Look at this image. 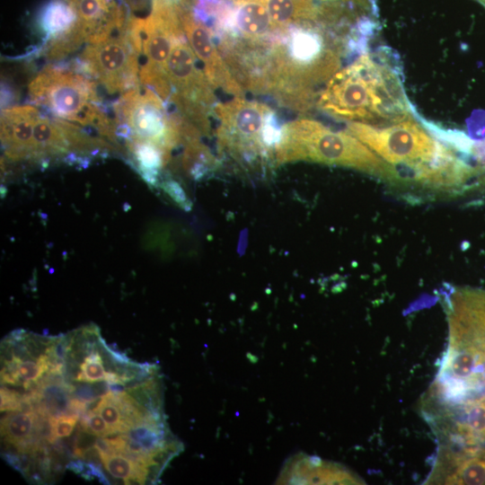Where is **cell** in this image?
I'll use <instances>...</instances> for the list:
<instances>
[{
	"mask_svg": "<svg viewBox=\"0 0 485 485\" xmlns=\"http://www.w3.org/2000/svg\"><path fill=\"white\" fill-rule=\"evenodd\" d=\"M99 454L105 470L114 478L121 479L127 483L131 481L144 483L146 481L148 474L146 465L121 454Z\"/></svg>",
	"mask_w": 485,
	"mask_h": 485,
	"instance_id": "obj_19",
	"label": "cell"
},
{
	"mask_svg": "<svg viewBox=\"0 0 485 485\" xmlns=\"http://www.w3.org/2000/svg\"><path fill=\"white\" fill-rule=\"evenodd\" d=\"M450 343L477 357L485 375V291L459 288L449 302Z\"/></svg>",
	"mask_w": 485,
	"mask_h": 485,
	"instance_id": "obj_10",
	"label": "cell"
},
{
	"mask_svg": "<svg viewBox=\"0 0 485 485\" xmlns=\"http://www.w3.org/2000/svg\"><path fill=\"white\" fill-rule=\"evenodd\" d=\"M93 411L99 413L115 433L128 431L119 408L110 398L109 392L101 397Z\"/></svg>",
	"mask_w": 485,
	"mask_h": 485,
	"instance_id": "obj_20",
	"label": "cell"
},
{
	"mask_svg": "<svg viewBox=\"0 0 485 485\" xmlns=\"http://www.w3.org/2000/svg\"><path fill=\"white\" fill-rule=\"evenodd\" d=\"M452 403L459 406L442 414L453 418V427L446 428L449 439L462 445V449L481 448L485 445V392Z\"/></svg>",
	"mask_w": 485,
	"mask_h": 485,
	"instance_id": "obj_12",
	"label": "cell"
},
{
	"mask_svg": "<svg viewBox=\"0 0 485 485\" xmlns=\"http://www.w3.org/2000/svg\"><path fill=\"white\" fill-rule=\"evenodd\" d=\"M75 18V12L67 0H52L40 14V27L50 40L72 28Z\"/></svg>",
	"mask_w": 485,
	"mask_h": 485,
	"instance_id": "obj_16",
	"label": "cell"
},
{
	"mask_svg": "<svg viewBox=\"0 0 485 485\" xmlns=\"http://www.w3.org/2000/svg\"><path fill=\"white\" fill-rule=\"evenodd\" d=\"M80 373L76 376V380L80 382H99L107 379L108 373L105 371L102 359L99 353L92 352L80 366Z\"/></svg>",
	"mask_w": 485,
	"mask_h": 485,
	"instance_id": "obj_21",
	"label": "cell"
},
{
	"mask_svg": "<svg viewBox=\"0 0 485 485\" xmlns=\"http://www.w3.org/2000/svg\"><path fill=\"white\" fill-rule=\"evenodd\" d=\"M278 164L308 161L364 172L389 181L392 166L357 137L334 131L311 119H299L281 128L274 149Z\"/></svg>",
	"mask_w": 485,
	"mask_h": 485,
	"instance_id": "obj_2",
	"label": "cell"
},
{
	"mask_svg": "<svg viewBox=\"0 0 485 485\" xmlns=\"http://www.w3.org/2000/svg\"><path fill=\"white\" fill-rule=\"evenodd\" d=\"M40 113L31 105L13 106L2 110L1 138L10 159L35 157L33 126Z\"/></svg>",
	"mask_w": 485,
	"mask_h": 485,
	"instance_id": "obj_13",
	"label": "cell"
},
{
	"mask_svg": "<svg viewBox=\"0 0 485 485\" xmlns=\"http://www.w3.org/2000/svg\"><path fill=\"white\" fill-rule=\"evenodd\" d=\"M198 58L185 36L174 43L167 61V76L172 87L168 102L177 114L200 132L209 130L207 111L214 108L213 86L198 66Z\"/></svg>",
	"mask_w": 485,
	"mask_h": 485,
	"instance_id": "obj_7",
	"label": "cell"
},
{
	"mask_svg": "<svg viewBox=\"0 0 485 485\" xmlns=\"http://www.w3.org/2000/svg\"><path fill=\"white\" fill-rule=\"evenodd\" d=\"M401 75L400 65L387 48L366 51L329 79L316 103L323 112L348 122H390L414 111Z\"/></svg>",
	"mask_w": 485,
	"mask_h": 485,
	"instance_id": "obj_1",
	"label": "cell"
},
{
	"mask_svg": "<svg viewBox=\"0 0 485 485\" xmlns=\"http://www.w3.org/2000/svg\"><path fill=\"white\" fill-rule=\"evenodd\" d=\"M79 58L80 66L110 93L122 94L141 84L139 56L126 27L101 42L87 44Z\"/></svg>",
	"mask_w": 485,
	"mask_h": 485,
	"instance_id": "obj_8",
	"label": "cell"
},
{
	"mask_svg": "<svg viewBox=\"0 0 485 485\" xmlns=\"http://www.w3.org/2000/svg\"><path fill=\"white\" fill-rule=\"evenodd\" d=\"M476 1L485 7V0H476Z\"/></svg>",
	"mask_w": 485,
	"mask_h": 485,
	"instance_id": "obj_27",
	"label": "cell"
},
{
	"mask_svg": "<svg viewBox=\"0 0 485 485\" xmlns=\"http://www.w3.org/2000/svg\"><path fill=\"white\" fill-rule=\"evenodd\" d=\"M79 419L78 414H69V415H58L49 417V424L51 429V441L69 436Z\"/></svg>",
	"mask_w": 485,
	"mask_h": 485,
	"instance_id": "obj_22",
	"label": "cell"
},
{
	"mask_svg": "<svg viewBox=\"0 0 485 485\" xmlns=\"http://www.w3.org/2000/svg\"><path fill=\"white\" fill-rule=\"evenodd\" d=\"M37 418L33 411L6 415L1 419L2 436L9 444L24 450L31 444L33 432L37 428Z\"/></svg>",
	"mask_w": 485,
	"mask_h": 485,
	"instance_id": "obj_17",
	"label": "cell"
},
{
	"mask_svg": "<svg viewBox=\"0 0 485 485\" xmlns=\"http://www.w3.org/2000/svg\"><path fill=\"white\" fill-rule=\"evenodd\" d=\"M231 20L249 40H260L271 33L284 32L271 19L267 7L256 0L231 3Z\"/></svg>",
	"mask_w": 485,
	"mask_h": 485,
	"instance_id": "obj_15",
	"label": "cell"
},
{
	"mask_svg": "<svg viewBox=\"0 0 485 485\" xmlns=\"http://www.w3.org/2000/svg\"><path fill=\"white\" fill-rule=\"evenodd\" d=\"M175 1L185 37L210 84L234 97H243L242 87L221 57L210 30L194 14L186 0Z\"/></svg>",
	"mask_w": 485,
	"mask_h": 485,
	"instance_id": "obj_9",
	"label": "cell"
},
{
	"mask_svg": "<svg viewBox=\"0 0 485 485\" xmlns=\"http://www.w3.org/2000/svg\"><path fill=\"white\" fill-rule=\"evenodd\" d=\"M184 35L176 1L151 0L149 14L140 17L139 82L166 101L172 93L167 61L174 43Z\"/></svg>",
	"mask_w": 485,
	"mask_h": 485,
	"instance_id": "obj_5",
	"label": "cell"
},
{
	"mask_svg": "<svg viewBox=\"0 0 485 485\" xmlns=\"http://www.w3.org/2000/svg\"><path fill=\"white\" fill-rule=\"evenodd\" d=\"M324 21L333 28L350 27L357 31L378 28L377 0H313Z\"/></svg>",
	"mask_w": 485,
	"mask_h": 485,
	"instance_id": "obj_14",
	"label": "cell"
},
{
	"mask_svg": "<svg viewBox=\"0 0 485 485\" xmlns=\"http://www.w3.org/2000/svg\"><path fill=\"white\" fill-rule=\"evenodd\" d=\"M164 191L173 199L180 207L184 209H190V203L186 197L181 187L173 181H168L163 184Z\"/></svg>",
	"mask_w": 485,
	"mask_h": 485,
	"instance_id": "obj_24",
	"label": "cell"
},
{
	"mask_svg": "<svg viewBox=\"0 0 485 485\" xmlns=\"http://www.w3.org/2000/svg\"><path fill=\"white\" fill-rule=\"evenodd\" d=\"M75 12V29L85 43L101 42L123 31L129 15L116 0H67Z\"/></svg>",
	"mask_w": 485,
	"mask_h": 485,
	"instance_id": "obj_11",
	"label": "cell"
},
{
	"mask_svg": "<svg viewBox=\"0 0 485 485\" xmlns=\"http://www.w3.org/2000/svg\"><path fill=\"white\" fill-rule=\"evenodd\" d=\"M81 427L85 431L97 436H107L115 433L102 417L93 410L83 414Z\"/></svg>",
	"mask_w": 485,
	"mask_h": 485,
	"instance_id": "obj_23",
	"label": "cell"
},
{
	"mask_svg": "<svg viewBox=\"0 0 485 485\" xmlns=\"http://www.w3.org/2000/svg\"><path fill=\"white\" fill-rule=\"evenodd\" d=\"M213 114L218 119L216 137L219 147L237 162L255 164L269 149L263 132L273 113L265 104L234 97L214 105Z\"/></svg>",
	"mask_w": 485,
	"mask_h": 485,
	"instance_id": "obj_6",
	"label": "cell"
},
{
	"mask_svg": "<svg viewBox=\"0 0 485 485\" xmlns=\"http://www.w3.org/2000/svg\"><path fill=\"white\" fill-rule=\"evenodd\" d=\"M131 12H144L151 5V0H123Z\"/></svg>",
	"mask_w": 485,
	"mask_h": 485,
	"instance_id": "obj_26",
	"label": "cell"
},
{
	"mask_svg": "<svg viewBox=\"0 0 485 485\" xmlns=\"http://www.w3.org/2000/svg\"><path fill=\"white\" fill-rule=\"evenodd\" d=\"M68 385L58 381L44 382L39 391L32 393L37 400H42L40 403L39 412L43 416H58L70 411Z\"/></svg>",
	"mask_w": 485,
	"mask_h": 485,
	"instance_id": "obj_18",
	"label": "cell"
},
{
	"mask_svg": "<svg viewBox=\"0 0 485 485\" xmlns=\"http://www.w3.org/2000/svg\"><path fill=\"white\" fill-rule=\"evenodd\" d=\"M22 403L17 392L6 388L1 389V410H19Z\"/></svg>",
	"mask_w": 485,
	"mask_h": 485,
	"instance_id": "obj_25",
	"label": "cell"
},
{
	"mask_svg": "<svg viewBox=\"0 0 485 485\" xmlns=\"http://www.w3.org/2000/svg\"><path fill=\"white\" fill-rule=\"evenodd\" d=\"M28 93L34 103L46 107L57 118L93 126L109 140H116L115 121L101 108L96 84L90 75L49 65L32 78Z\"/></svg>",
	"mask_w": 485,
	"mask_h": 485,
	"instance_id": "obj_3",
	"label": "cell"
},
{
	"mask_svg": "<svg viewBox=\"0 0 485 485\" xmlns=\"http://www.w3.org/2000/svg\"><path fill=\"white\" fill-rule=\"evenodd\" d=\"M113 110L116 135L126 143H148L170 156V151L183 138L179 117L170 115L160 96L142 84L122 93Z\"/></svg>",
	"mask_w": 485,
	"mask_h": 485,
	"instance_id": "obj_4",
	"label": "cell"
}]
</instances>
